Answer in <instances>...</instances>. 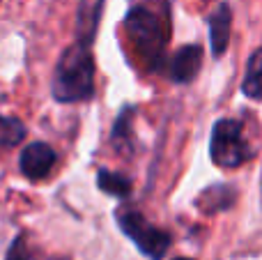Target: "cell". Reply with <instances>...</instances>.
<instances>
[{
  "label": "cell",
  "instance_id": "obj_13",
  "mask_svg": "<svg viewBox=\"0 0 262 260\" xmlns=\"http://www.w3.org/2000/svg\"><path fill=\"white\" fill-rule=\"evenodd\" d=\"M175 260H189V258H175Z\"/></svg>",
  "mask_w": 262,
  "mask_h": 260
},
{
  "label": "cell",
  "instance_id": "obj_9",
  "mask_svg": "<svg viewBox=\"0 0 262 260\" xmlns=\"http://www.w3.org/2000/svg\"><path fill=\"white\" fill-rule=\"evenodd\" d=\"M97 184H99L101 191L111 193V196H118V198L129 196V191H131L129 178H124V175H120V173H113V170H106V168H101L99 173H97Z\"/></svg>",
  "mask_w": 262,
  "mask_h": 260
},
{
  "label": "cell",
  "instance_id": "obj_5",
  "mask_svg": "<svg viewBox=\"0 0 262 260\" xmlns=\"http://www.w3.org/2000/svg\"><path fill=\"white\" fill-rule=\"evenodd\" d=\"M55 150L46 143H30L23 147L21 157H18V166L21 173L28 180H44L55 166Z\"/></svg>",
  "mask_w": 262,
  "mask_h": 260
},
{
  "label": "cell",
  "instance_id": "obj_12",
  "mask_svg": "<svg viewBox=\"0 0 262 260\" xmlns=\"http://www.w3.org/2000/svg\"><path fill=\"white\" fill-rule=\"evenodd\" d=\"M7 260H32V258H30V253L26 251V244H23V240H21V237H18L16 242H14V247H12V249H9Z\"/></svg>",
  "mask_w": 262,
  "mask_h": 260
},
{
  "label": "cell",
  "instance_id": "obj_3",
  "mask_svg": "<svg viewBox=\"0 0 262 260\" xmlns=\"http://www.w3.org/2000/svg\"><path fill=\"white\" fill-rule=\"evenodd\" d=\"M124 28L131 44L143 53V58L152 67H157L159 60L163 58V32L154 14L145 7H134L124 18Z\"/></svg>",
  "mask_w": 262,
  "mask_h": 260
},
{
  "label": "cell",
  "instance_id": "obj_2",
  "mask_svg": "<svg viewBox=\"0 0 262 260\" xmlns=\"http://www.w3.org/2000/svg\"><path fill=\"white\" fill-rule=\"evenodd\" d=\"M212 161L221 168H237L251 157L244 127L237 120H219L212 132Z\"/></svg>",
  "mask_w": 262,
  "mask_h": 260
},
{
  "label": "cell",
  "instance_id": "obj_4",
  "mask_svg": "<svg viewBox=\"0 0 262 260\" xmlns=\"http://www.w3.org/2000/svg\"><path fill=\"white\" fill-rule=\"evenodd\" d=\"M118 221H120L122 233L134 240L136 247L140 249V253H145V256L152 260H161L166 256L168 247H170V235L154 228L152 224H147L140 212L127 210L118 216Z\"/></svg>",
  "mask_w": 262,
  "mask_h": 260
},
{
  "label": "cell",
  "instance_id": "obj_6",
  "mask_svg": "<svg viewBox=\"0 0 262 260\" xmlns=\"http://www.w3.org/2000/svg\"><path fill=\"white\" fill-rule=\"evenodd\" d=\"M200 64H203V49L198 44H191L180 49L172 55L170 62V78L175 83H189L195 78V74L200 72Z\"/></svg>",
  "mask_w": 262,
  "mask_h": 260
},
{
  "label": "cell",
  "instance_id": "obj_1",
  "mask_svg": "<svg viewBox=\"0 0 262 260\" xmlns=\"http://www.w3.org/2000/svg\"><path fill=\"white\" fill-rule=\"evenodd\" d=\"M51 88L53 97L62 104L83 101L95 95V60L90 46L76 41L60 55Z\"/></svg>",
  "mask_w": 262,
  "mask_h": 260
},
{
  "label": "cell",
  "instance_id": "obj_7",
  "mask_svg": "<svg viewBox=\"0 0 262 260\" xmlns=\"http://www.w3.org/2000/svg\"><path fill=\"white\" fill-rule=\"evenodd\" d=\"M101 9H104V0H78V12H76V32L78 41L85 46L92 44L99 28Z\"/></svg>",
  "mask_w": 262,
  "mask_h": 260
},
{
  "label": "cell",
  "instance_id": "obj_8",
  "mask_svg": "<svg viewBox=\"0 0 262 260\" xmlns=\"http://www.w3.org/2000/svg\"><path fill=\"white\" fill-rule=\"evenodd\" d=\"M230 21L232 12L226 3L219 5L216 12L209 16V39H212V53L221 55L228 49V39H230Z\"/></svg>",
  "mask_w": 262,
  "mask_h": 260
},
{
  "label": "cell",
  "instance_id": "obj_10",
  "mask_svg": "<svg viewBox=\"0 0 262 260\" xmlns=\"http://www.w3.org/2000/svg\"><path fill=\"white\" fill-rule=\"evenodd\" d=\"M260 51H253L249 58V67H246V78L242 83V90L251 97V99H260L262 95V69H260Z\"/></svg>",
  "mask_w": 262,
  "mask_h": 260
},
{
  "label": "cell",
  "instance_id": "obj_11",
  "mask_svg": "<svg viewBox=\"0 0 262 260\" xmlns=\"http://www.w3.org/2000/svg\"><path fill=\"white\" fill-rule=\"evenodd\" d=\"M26 138V127L16 118L0 115V147H16Z\"/></svg>",
  "mask_w": 262,
  "mask_h": 260
}]
</instances>
